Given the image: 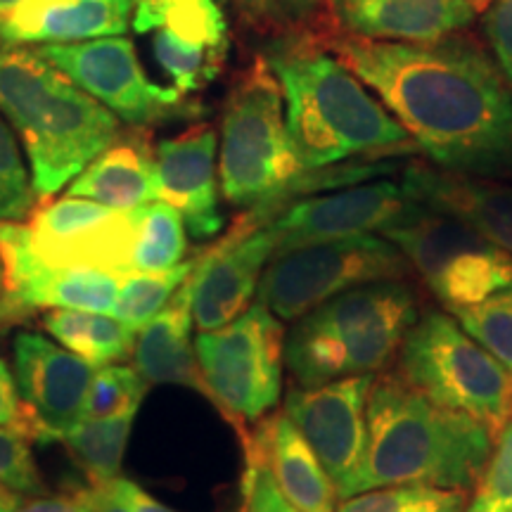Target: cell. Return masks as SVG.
Segmentation results:
<instances>
[{"instance_id":"cell-15","label":"cell","mask_w":512,"mask_h":512,"mask_svg":"<svg viewBox=\"0 0 512 512\" xmlns=\"http://www.w3.org/2000/svg\"><path fill=\"white\" fill-rule=\"evenodd\" d=\"M418 207L401 183L361 181L330 195L306 197L287 204L280 216L268 223L275 233V254L316 242L384 235L408 219Z\"/></svg>"},{"instance_id":"cell-30","label":"cell","mask_w":512,"mask_h":512,"mask_svg":"<svg viewBox=\"0 0 512 512\" xmlns=\"http://www.w3.org/2000/svg\"><path fill=\"white\" fill-rule=\"evenodd\" d=\"M467 494L427 484H396L344 498L337 512H465Z\"/></svg>"},{"instance_id":"cell-27","label":"cell","mask_w":512,"mask_h":512,"mask_svg":"<svg viewBox=\"0 0 512 512\" xmlns=\"http://www.w3.org/2000/svg\"><path fill=\"white\" fill-rule=\"evenodd\" d=\"M133 418L136 415L98 420L83 418L55 441L67 446L76 463L91 477L93 486L107 484L121 477V460H124L128 437H131Z\"/></svg>"},{"instance_id":"cell-2","label":"cell","mask_w":512,"mask_h":512,"mask_svg":"<svg viewBox=\"0 0 512 512\" xmlns=\"http://www.w3.org/2000/svg\"><path fill=\"white\" fill-rule=\"evenodd\" d=\"M264 57L283 88L287 131L306 171L418 150L366 83L313 34L280 38Z\"/></svg>"},{"instance_id":"cell-12","label":"cell","mask_w":512,"mask_h":512,"mask_svg":"<svg viewBox=\"0 0 512 512\" xmlns=\"http://www.w3.org/2000/svg\"><path fill=\"white\" fill-rule=\"evenodd\" d=\"M143 207L121 211L83 197H62L29 216V247L55 268L102 271L126 278L133 273V249Z\"/></svg>"},{"instance_id":"cell-36","label":"cell","mask_w":512,"mask_h":512,"mask_svg":"<svg viewBox=\"0 0 512 512\" xmlns=\"http://www.w3.org/2000/svg\"><path fill=\"white\" fill-rule=\"evenodd\" d=\"M93 512H176L124 477L88 489Z\"/></svg>"},{"instance_id":"cell-1","label":"cell","mask_w":512,"mask_h":512,"mask_svg":"<svg viewBox=\"0 0 512 512\" xmlns=\"http://www.w3.org/2000/svg\"><path fill=\"white\" fill-rule=\"evenodd\" d=\"M313 38L377 93L441 169L491 174L512 166V88L477 43H384L330 29Z\"/></svg>"},{"instance_id":"cell-41","label":"cell","mask_w":512,"mask_h":512,"mask_svg":"<svg viewBox=\"0 0 512 512\" xmlns=\"http://www.w3.org/2000/svg\"><path fill=\"white\" fill-rule=\"evenodd\" d=\"M15 512H93L88 491H74V494L34 498V501L22 503Z\"/></svg>"},{"instance_id":"cell-31","label":"cell","mask_w":512,"mask_h":512,"mask_svg":"<svg viewBox=\"0 0 512 512\" xmlns=\"http://www.w3.org/2000/svg\"><path fill=\"white\" fill-rule=\"evenodd\" d=\"M453 318L467 335L512 370V285L482 304L453 311Z\"/></svg>"},{"instance_id":"cell-33","label":"cell","mask_w":512,"mask_h":512,"mask_svg":"<svg viewBox=\"0 0 512 512\" xmlns=\"http://www.w3.org/2000/svg\"><path fill=\"white\" fill-rule=\"evenodd\" d=\"M38 195L27 174L22 157H19L15 136L0 119V223H22L34 214Z\"/></svg>"},{"instance_id":"cell-13","label":"cell","mask_w":512,"mask_h":512,"mask_svg":"<svg viewBox=\"0 0 512 512\" xmlns=\"http://www.w3.org/2000/svg\"><path fill=\"white\" fill-rule=\"evenodd\" d=\"M375 375H356L318 387L292 389L285 415L304 434L339 498L354 496L368 446L366 408Z\"/></svg>"},{"instance_id":"cell-5","label":"cell","mask_w":512,"mask_h":512,"mask_svg":"<svg viewBox=\"0 0 512 512\" xmlns=\"http://www.w3.org/2000/svg\"><path fill=\"white\" fill-rule=\"evenodd\" d=\"M415 320L411 287H356L299 318L285 339V363L302 387L375 375L399 354Z\"/></svg>"},{"instance_id":"cell-8","label":"cell","mask_w":512,"mask_h":512,"mask_svg":"<svg viewBox=\"0 0 512 512\" xmlns=\"http://www.w3.org/2000/svg\"><path fill=\"white\" fill-rule=\"evenodd\" d=\"M411 264L382 235L316 242L273 254L259 283V302L275 318L299 320L337 294L375 283H401Z\"/></svg>"},{"instance_id":"cell-28","label":"cell","mask_w":512,"mask_h":512,"mask_svg":"<svg viewBox=\"0 0 512 512\" xmlns=\"http://www.w3.org/2000/svg\"><path fill=\"white\" fill-rule=\"evenodd\" d=\"M185 223L181 214L166 202H150L140 214V233L133 249V273H159L183 264Z\"/></svg>"},{"instance_id":"cell-26","label":"cell","mask_w":512,"mask_h":512,"mask_svg":"<svg viewBox=\"0 0 512 512\" xmlns=\"http://www.w3.org/2000/svg\"><path fill=\"white\" fill-rule=\"evenodd\" d=\"M43 328L64 349L91 363L93 368L112 366L131 356L138 332L110 313L79 309H53L43 318Z\"/></svg>"},{"instance_id":"cell-19","label":"cell","mask_w":512,"mask_h":512,"mask_svg":"<svg viewBox=\"0 0 512 512\" xmlns=\"http://www.w3.org/2000/svg\"><path fill=\"white\" fill-rule=\"evenodd\" d=\"M216 150V131L202 124L157 143L152 159L155 197L174 207L190 233L200 240L216 235L226 223L219 209Z\"/></svg>"},{"instance_id":"cell-40","label":"cell","mask_w":512,"mask_h":512,"mask_svg":"<svg viewBox=\"0 0 512 512\" xmlns=\"http://www.w3.org/2000/svg\"><path fill=\"white\" fill-rule=\"evenodd\" d=\"M240 15L249 27L261 31V34H271L285 27V17L280 12L275 0H235Z\"/></svg>"},{"instance_id":"cell-21","label":"cell","mask_w":512,"mask_h":512,"mask_svg":"<svg viewBox=\"0 0 512 512\" xmlns=\"http://www.w3.org/2000/svg\"><path fill=\"white\" fill-rule=\"evenodd\" d=\"M401 188L422 209L467 223L512 254V185L430 166H408Z\"/></svg>"},{"instance_id":"cell-3","label":"cell","mask_w":512,"mask_h":512,"mask_svg":"<svg viewBox=\"0 0 512 512\" xmlns=\"http://www.w3.org/2000/svg\"><path fill=\"white\" fill-rule=\"evenodd\" d=\"M366 425V458L354 496L396 484L470 491L498 439L484 422L439 406L399 373L375 377Z\"/></svg>"},{"instance_id":"cell-14","label":"cell","mask_w":512,"mask_h":512,"mask_svg":"<svg viewBox=\"0 0 512 512\" xmlns=\"http://www.w3.org/2000/svg\"><path fill=\"white\" fill-rule=\"evenodd\" d=\"M133 29L155 31V57L181 95L207 88L221 74L230 34L221 0H136Z\"/></svg>"},{"instance_id":"cell-22","label":"cell","mask_w":512,"mask_h":512,"mask_svg":"<svg viewBox=\"0 0 512 512\" xmlns=\"http://www.w3.org/2000/svg\"><path fill=\"white\" fill-rule=\"evenodd\" d=\"M247 465L266 467L273 482L302 512H337V489L309 441L285 413L271 415L245 434Z\"/></svg>"},{"instance_id":"cell-35","label":"cell","mask_w":512,"mask_h":512,"mask_svg":"<svg viewBox=\"0 0 512 512\" xmlns=\"http://www.w3.org/2000/svg\"><path fill=\"white\" fill-rule=\"evenodd\" d=\"M0 486L19 496H34L46 491L38 467L31 456L29 439L0 427Z\"/></svg>"},{"instance_id":"cell-34","label":"cell","mask_w":512,"mask_h":512,"mask_svg":"<svg viewBox=\"0 0 512 512\" xmlns=\"http://www.w3.org/2000/svg\"><path fill=\"white\" fill-rule=\"evenodd\" d=\"M465 512H512V420L496 439Z\"/></svg>"},{"instance_id":"cell-37","label":"cell","mask_w":512,"mask_h":512,"mask_svg":"<svg viewBox=\"0 0 512 512\" xmlns=\"http://www.w3.org/2000/svg\"><path fill=\"white\" fill-rule=\"evenodd\" d=\"M0 427L22 434L29 441H41V427H38L34 415L29 413V408L24 406L15 377L5 366V361H0Z\"/></svg>"},{"instance_id":"cell-17","label":"cell","mask_w":512,"mask_h":512,"mask_svg":"<svg viewBox=\"0 0 512 512\" xmlns=\"http://www.w3.org/2000/svg\"><path fill=\"white\" fill-rule=\"evenodd\" d=\"M0 261L5 287L19 309H79L110 313L117 304L121 275L43 264L31 252L27 223H0Z\"/></svg>"},{"instance_id":"cell-18","label":"cell","mask_w":512,"mask_h":512,"mask_svg":"<svg viewBox=\"0 0 512 512\" xmlns=\"http://www.w3.org/2000/svg\"><path fill=\"white\" fill-rule=\"evenodd\" d=\"M95 370L62 344L22 332L15 339V382L43 439H57L83 420Z\"/></svg>"},{"instance_id":"cell-11","label":"cell","mask_w":512,"mask_h":512,"mask_svg":"<svg viewBox=\"0 0 512 512\" xmlns=\"http://www.w3.org/2000/svg\"><path fill=\"white\" fill-rule=\"evenodd\" d=\"M36 48L119 121L145 128L157 121L190 114V107L176 88H164L147 79L136 46L124 36H105L81 43H48Z\"/></svg>"},{"instance_id":"cell-42","label":"cell","mask_w":512,"mask_h":512,"mask_svg":"<svg viewBox=\"0 0 512 512\" xmlns=\"http://www.w3.org/2000/svg\"><path fill=\"white\" fill-rule=\"evenodd\" d=\"M27 316V311L19 309V306L12 302L8 287H5V271H3V261H0V325L3 323H12V320H19Z\"/></svg>"},{"instance_id":"cell-32","label":"cell","mask_w":512,"mask_h":512,"mask_svg":"<svg viewBox=\"0 0 512 512\" xmlns=\"http://www.w3.org/2000/svg\"><path fill=\"white\" fill-rule=\"evenodd\" d=\"M147 384L136 368L102 366L95 370L91 392H88L83 418H119V415H136Z\"/></svg>"},{"instance_id":"cell-6","label":"cell","mask_w":512,"mask_h":512,"mask_svg":"<svg viewBox=\"0 0 512 512\" xmlns=\"http://www.w3.org/2000/svg\"><path fill=\"white\" fill-rule=\"evenodd\" d=\"M283 102V88L264 55L230 88L221 124L219 185L235 207L275 214L302 192L306 169L294 152Z\"/></svg>"},{"instance_id":"cell-24","label":"cell","mask_w":512,"mask_h":512,"mask_svg":"<svg viewBox=\"0 0 512 512\" xmlns=\"http://www.w3.org/2000/svg\"><path fill=\"white\" fill-rule=\"evenodd\" d=\"M192 325L195 323H192L188 278L169 299V304L136 335L131 351L133 368L147 384H181L209 396L195 347L190 342Z\"/></svg>"},{"instance_id":"cell-29","label":"cell","mask_w":512,"mask_h":512,"mask_svg":"<svg viewBox=\"0 0 512 512\" xmlns=\"http://www.w3.org/2000/svg\"><path fill=\"white\" fill-rule=\"evenodd\" d=\"M197 259L183 261L169 271L159 273H131L121 280L117 304H114L112 316L126 323L128 328L140 330L150 323L159 311L169 304L190 273L195 271Z\"/></svg>"},{"instance_id":"cell-39","label":"cell","mask_w":512,"mask_h":512,"mask_svg":"<svg viewBox=\"0 0 512 512\" xmlns=\"http://www.w3.org/2000/svg\"><path fill=\"white\" fill-rule=\"evenodd\" d=\"M242 512H302L287 501L266 467L247 465L245 508Z\"/></svg>"},{"instance_id":"cell-9","label":"cell","mask_w":512,"mask_h":512,"mask_svg":"<svg viewBox=\"0 0 512 512\" xmlns=\"http://www.w3.org/2000/svg\"><path fill=\"white\" fill-rule=\"evenodd\" d=\"M195 354L209 399L235 425L264 418L280 401L285 330L261 302L223 328L200 332Z\"/></svg>"},{"instance_id":"cell-7","label":"cell","mask_w":512,"mask_h":512,"mask_svg":"<svg viewBox=\"0 0 512 512\" xmlns=\"http://www.w3.org/2000/svg\"><path fill=\"white\" fill-rule=\"evenodd\" d=\"M399 375L448 411L484 422L496 437L512 420V370L446 313L415 320L399 349Z\"/></svg>"},{"instance_id":"cell-25","label":"cell","mask_w":512,"mask_h":512,"mask_svg":"<svg viewBox=\"0 0 512 512\" xmlns=\"http://www.w3.org/2000/svg\"><path fill=\"white\" fill-rule=\"evenodd\" d=\"M155 147L147 128H136L131 136L119 138L110 150L93 159L69 183V197L98 202L102 207L131 211L155 202V174H152Z\"/></svg>"},{"instance_id":"cell-43","label":"cell","mask_w":512,"mask_h":512,"mask_svg":"<svg viewBox=\"0 0 512 512\" xmlns=\"http://www.w3.org/2000/svg\"><path fill=\"white\" fill-rule=\"evenodd\" d=\"M22 505V496L0 486V512H15Z\"/></svg>"},{"instance_id":"cell-23","label":"cell","mask_w":512,"mask_h":512,"mask_svg":"<svg viewBox=\"0 0 512 512\" xmlns=\"http://www.w3.org/2000/svg\"><path fill=\"white\" fill-rule=\"evenodd\" d=\"M133 8L136 0H24L0 19V41L48 46L121 36Z\"/></svg>"},{"instance_id":"cell-45","label":"cell","mask_w":512,"mask_h":512,"mask_svg":"<svg viewBox=\"0 0 512 512\" xmlns=\"http://www.w3.org/2000/svg\"><path fill=\"white\" fill-rule=\"evenodd\" d=\"M484 3V0H477V5H482Z\"/></svg>"},{"instance_id":"cell-38","label":"cell","mask_w":512,"mask_h":512,"mask_svg":"<svg viewBox=\"0 0 512 512\" xmlns=\"http://www.w3.org/2000/svg\"><path fill=\"white\" fill-rule=\"evenodd\" d=\"M484 34L496 64L512 88V0H494L484 15Z\"/></svg>"},{"instance_id":"cell-44","label":"cell","mask_w":512,"mask_h":512,"mask_svg":"<svg viewBox=\"0 0 512 512\" xmlns=\"http://www.w3.org/2000/svg\"><path fill=\"white\" fill-rule=\"evenodd\" d=\"M24 0H0V19L8 17L12 10L17 8V5H22Z\"/></svg>"},{"instance_id":"cell-20","label":"cell","mask_w":512,"mask_h":512,"mask_svg":"<svg viewBox=\"0 0 512 512\" xmlns=\"http://www.w3.org/2000/svg\"><path fill=\"white\" fill-rule=\"evenodd\" d=\"M330 31L384 43H432L465 29L477 0H325Z\"/></svg>"},{"instance_id":"cell-10","label":"cell","mask_w":512,"mask_h":512,"mask_svg":"<svg viewBox=\"0 0 512 512\" xmlns=\"http://www.w3.org/2000/svg\"><path fill=\"white\" fill-rule=\"evenodd\" d=\"M382 238L401 249L448 311L470 309L512 285V254L453 216L420 209Z\"/></svg>"},{"instance_id":"cell-16","label":"cell","mask_w":512,"mask_h":512,"mask_svg":"<svg viewBox=\"0 0 512 512\" xmlns=\"http://www.w3.org/2000/svg\"><path fill=\"white\" fill-rule=\"evenodd\" d=\"M273 254V228L249 214L228 238L197 259L190 275V304L192 323L200 332L223 328L249 309Z\"/></svg>"},{"instance_id":"cell-4","label":"cell","mask_w":512,"mask_h":512,"mask_svg":"<svg viewBox=\"0 0 512 512\" xmlns=\"http://www.w3.org/2000/svg\"><path fill=\"white\" fill-rule=\"evenodd\" d=\"M0 112L22 140L38 200L72 183L121 138V121L36 46L0 41Z\"/></svg>"}]
</instances>
